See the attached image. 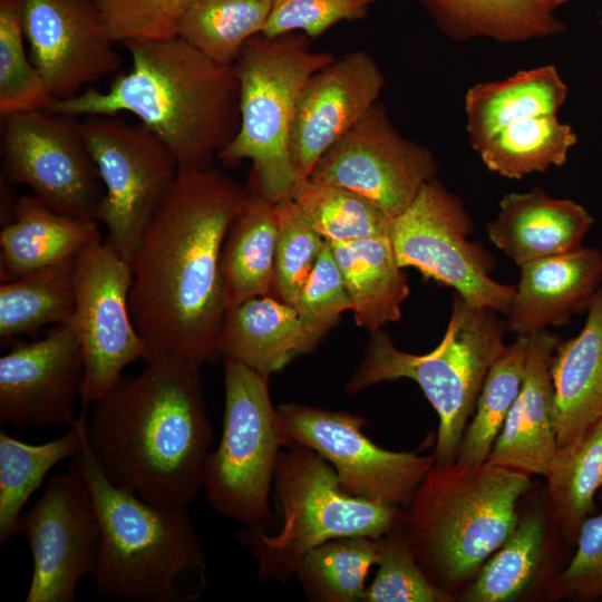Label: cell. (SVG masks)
<instances>
[{
    "label": "cell",
    "instance_id": "cell-19",
    "mask_svg": "<svg viewBox=\"0 0 602 602\" xmlns=\"http://www.w3.org/2000/svg\"><path fill=\"white\" fill-rule=\"evenodd\" d=\"M385 78L363 50L334 58L299 91L288 152L297 179L308 178L321 155L378 100Z\"/></svg>",
    "mask_w": 602,
    "mask_h": 602
},
{
    "label": "cell",
    "instance_id": "cell-36",
    "mask_svg": "<svg viewBox=\"0 0 602 602\" xmlns=\"http://www.w3.org/2000/svg\"><path fill=\"white\" fill-rule=\"evenodd\" d=\"M290 198L326 241L350 242L391 234L394 219L348 188L308 177L297 181Z\"/></svg>",
    "mask_w": 602,
    "mask_h": 602
},
{
    "label": "cell",
    "instance_id": "cell-13",
    "mask_svg": "<svg viewBox=\"0 0 602 602\" xmlns=\"http://www.w3.org/2000/svg\"><path fill=\"white\" fill-rule=\"evenodd\" d=\"M284 444L308 447L334 469L348 494L406 508L434 466V456L392 452L365 433L366 419L348 411L300 404L276 407Z\"/></svg>",
    "mask_w": 602,
    "mask_h": 602
},
{
    "label": "cell",
    "instance_id": "cell-16",
    "mask_svg": "<svg viewBox=\"0 0 602 602\" xmlns=\"http://www.w3.org/2000/svg\"><path fill=\"white\" fill-rule=\"evenodd\" d=\"M436 173L433 154L401 136L376 103L321 155L309 178L357 192L396 219Z\"/></svg>",
    "mask_w": 602,
    "mask_h": 602
},
{
    "label": "cell",
    "instance_id": "cell-11",
    "mask_svg": "<svg viewBox=\"0 0 602 602\" xmlns=\"http://www.w3.org/2000/svg\"><path fill=\"white\" fill-rule=\"evenodd\" d=\"M473 221L462 201L436 179L394 219L391 242L400 268L452 287L470 304L507 315L515 287L493 280L495 262L485 247L470 242Z\"/></svg>",
    "mask_w": 602,
    "mask_h": 602
},
{
    "label": "cell",
    "instance_id": "cell-33",
    "mask_svg": "<svg viewBox=\"0 0 602 602\" xmlns=\"http://www.w3.org/2000/svg\"><path fill=\"white\" fill-rule=\"evenodd\" d=\"M85 410L59 438L33 445L0 431V544L19 533L22 508L48 473L81 444Z\"/></svg>",
    "mask_w": 602,
    "mask_h": 602
},
{
    "label": "cell",
    "instance_id": "cell-2",
    "mask_svg": "<svg viewBox=\"0 0 602 602\" xmlns=\"http://www.w3.org/2000/svg\"><path fill=\"white\" fill-rule=\"evenodd\" d=\"M145 362L93 404L88 443L113 484L153 505L188 507L213 439L200 368L164 353Z\"/></svg>",
    "mask_w": 602,
    "mask_h": 602
},
{
    "label": "cell",
    "instance_id": "cell-12",
    "mask_svg": "<svg viewBox=\"0 0 602 602\" xmlns=\"http://www.w3.org/2000/svg\"><path fill=\"white\" fill-rule=\"evenodd\" d=\"M6 178L54 212L98 221L105 187L76 117L46 110L2 117Z\"/></svg>",
    "mask_w": 602,
    "mask_h": 602
},
{
    "label": "cell",
    "instance_id": "cell-43",
    "mask_svg": "<svg viewBox=\"0 0 602 602\" xmlns=\"http://www.w3.org/2000/svg\"><path fill=\"white\" fill-rule=\"evenodd\" d=\"M377 0H273L262 35L302 32L309 38L324 33L341 21L362 19Z\"/></svg>",
    "mask_w": 602,
    "mask_h": 602
},
{
    "label": "cell",
    "instance_id": "cell-41",
    "mask_svg": "<svg viewBox=\"0 0 602 602\" xmlns=\"http://www.w3.org/2000/svg\"><path fill=\"white\" fill-rule=\"evenodd\" d=\"M379 556L373 581L363 602H453L455 596L436 585L416 561L402 528L378 538Z\"/></svg>",
    "mask_w": 602,
    "mask_h": 602
},
{
    "label": "cell",
    "instance_id": "cell-47",
    "mask_svg": "<svg viewBox=\"0 0 602 602\" xmlns=\"http://www.w3.org/2000/svg\"><path fill=\"white\" fill-rule=\"evenodd\" d=\"M600 501L602 502V487L600 489Z\"/></svg>",
    "mask_w": 602,
    "mask_h": 602
},
{
    "label": "cell",
    "instance_id": "cell-45",
    "mask_svg": "<svg viewBox=\"0 0 602 602\" xmlns=\"http://www.w3.org/2000/svg\"><path fill=\"white\" fill-rule=\"evenodd\" d=\"M576 550L556 576L557 594L574 601L602 599V514L583 522Z\"/></svg>",
    "mask_w": 602,
    "mask_h": 602
},
{
    "label": "cell",
    "instance_id": "cell-38",
    "mask_svg": "<svg viewBox=\"0 0 602 602\" xmlns=\"http://www.w3.org/2000/svg\"><path fill=\"white\" fill-rule=\"evenodd\" d=\"M273 0H198L183 17L178 37L222 65H233L241 48L262 33Z\"/></svg>",
    "mask_w": 602,
    "mask_h": 602
},
{
    "label": "cell",
    "instance_id": "cell-44",
    "mask_svg": "<svg viewBox=\"0 0 602 602\" xmlns=\"http://www.w3.org/2000/svg\"><path fill=\"white\" fill-rule=\"evenodd\" d=\"M295 309L308 322L329 330L343 311L352 309L342 274L327 241L302 289Z\"/></svg>",
    "mask_w": 602,
    "mask_h": 602
},
{
    "label": "cell",
    "instance_id": "cell-3",
    "mask_svg": "<svg viewBox=\"0 0 602 602\" xmlns=\"http://www.w3.org/2000/svg\"><path fill=\"white\" fill-rule=\"evenodd\" d=\"M124 43L132 67L107 90L88 88L68 99H54L46 111L71 117L127 111L165 143L179 171L213 166V157L240 126L233 65L212 60L179 37Z\"/></svg>",
    "mask_w": 602,
    "mask_h": 602
},
{
    "label": "cell",
    "instance_id": "cell-39",
    "mask_svg": "<svg viewBox=\"0 0 602 602\" xmlns=\"http://www.w3.org/2000/svg\"><path fill=\"white\" fill-rule=\"evenodd\" d=\"M22 0H0V114L46 110L54 100L23 47Z\"/></svg>",
    "mask_w": 602,
    "mask_h": 602
},
{
    "label": "cell",
    "instance_id": "cell-46",
    "mask_svg": "<svg viewBox=\"0 0 602 602\" xmlns=\"http://www.w3.org/2000/svg\"><path fill=\"white\" fill-rule=\"evenodd\" d=\"M551 8L555 9L561 4H564L571 0H544Z\"/></svg>",
    "mask_w": 602,
    "mask_h": 602
},
{
    "label": "cell",
    "instance_id": "cell-22",
    "mask_svg": "<svg viewBox=\"0 0 602 602\" xmlns=\"http://www.w3.org/2000/svg\"><path fill=\"white\" fill-rule=\"evenodd\" d=\"M328 331L304 320L293 305L256 297L226 309L217 350L270 378L311 352Z\"/></svg>",
    "mask_w": 602,
    "mask_h": 602
},
{
    "label": "cell",
    "instance_id": "cell-9",
    "mask_svg": "<svg viewBox=\"0 0 602 602\" xmlns=\"http://www.w3.org/2000/svg\"><path fill=\"white\" fill-rule=\"evenodd\" d=\"M224 416L220 444L211 450L203 474L208 504L243 526L272 520L270 493L276 462L285 446L269 378L223 358Z\"/></svg>",
    "mask_w": 602,
    "mask_h": 602
},
{
    "label": "cell",
    "instance_id": "cell-29",
    "mask_svg": "<svg viewBox=\"0 0 602 602\" xmlns=\"http://www.w3.org/2000/svg\"><path fill=\"white\" fill-rule=\"evenodd\" d=\"M76 256L0 285V340L35 336L48 324L74 322Z\"/></svg>",
    "mask_w": 602,
    "mask_h": 602
},
{
    "label": "cell",
    "instance_id": "cell-30",
    "mask_svg": "<svg viewBox=\"0 0 602 602\" xmlns=\"http://www.w3.org/2000/svg\"><path fill=\"white\" fill-rule=\"evenodd\" d=\"M445 29L462 37L517 42L562 31L544 0H420Z\"/></svg>",
    "mask_w": 602,
    "mask_h": 602
},
{
    "label": "cell",
    "instance_id": "cell-40",
    "mask_svg": "<svg viewBox=\"0 0 602 602\" xmlns=\"http://www.w3.org/2000/svg\"><path fill=\"white\" fill-rule=\"evenodd\" d=\"M275 212L278 236L269 295L295 307L326 240L312 227L290 196L275 202Z\"/></svg>",
    "mask_w": 602,
    "mask_h": 602
},
{
    "label": "cell",
    "instance_id": "cell-15",
    "mask_svg": "<svg viewBox=\"0 0 602 602\" xmlns=\"http://www.w3.org/2000/svg\"><path fill=\"white\" fill-rule=\"evenodd\" d=\"M32 556L26 602H72L79 581L94 575L100 526L90 491L75 470L50 477L18 525Z\"/></svg>",
    "mask_w": 602,
    "mask_h": 602
},
{
    "label": "cell",
    "instance_id": "cell-6",
    "mask_svg": "<svg viewBox=\"0 0 602 602\" xmlns=\"http://www.w3.org/2000/svg\"><path fill=\"white\" fill-rule=\"evenodd\" d=\"M506 328L497 312L470 304L456 293L446 332L431 351L408 353L386 332H370L362 361L344 390L356 395L382 381L414 380L439 419L434 464H454L485 377L507 348Z\"/></svg>",
    "mask_w": 602,
    "mask_h": 602
},
{
    "label": "cell",
    "instance_id": "cell-31",
    "mask_svg": "<svg viewBox=\"0 0 602 602\" xmlns=\"http://www.w3.org/2000/svg\"><path fill=\"white\" fill-rule=\"evenodd\" d=\"M551 512L561 537L575 546L602 487V418L579 439L557 448L545 474Z\"/></svg>",
    "mask_w": 602,
    "mask_h": 602
},
{
    "label": "cell",
    "instance_id": "cell-1",
    "mask_svg": "<svg viewBox=\"0 0 602 602\" xmlns=\"http://www.w3.org/2000/svg\"><path fill=\"white\" fill-rule=\"evenodd\" d=\"M246 197V187L214 166L178 171L130 263L129 309L149 356L201 369L219 355L221 253Z\"/></svg>",
    "mask_w": 602,
    "mask_h": 602
},
{
    "label": "cell",
    "instance_id": "cell-10",
    "mask_svg": "<svg viewBox=\"0 0 602 602\" xmlns=\"http://www.w3.org/2000/svg\"><path fill=\"white\" fill-rule=\"evenodd\" d=\"M79 128L105 187L98 216L107 229L105 241L132 263L155 211L176 179L178 163L142 123L89 115L79 122Z\"/></svg>",
    "mask_w": 602,
    "mask_h": 602
},
{
    "label": "cell",
    "instance_id": "cell-37",
    "mask_svg": "<svg viewBox=\"0 0 602 602\" xmlns=\"http://www.w3.org/2000/svg\"><path fill=\"white\" fill-rule=\"evenodd\" d=\"M530 336H516L489 368L470 424L463 435L456 464L475 467L487 462L523 382Z\"/></svg>",
    "mask_w": 602,
    "mask_h": 602
},
{
    "label": "cell",
    "instance_id": "cell-17",
    "mask_svg": "<svg viewBox=\"0 0 602 602\" xmlns=\"http://www.w3.org/2000/svg\"><path fill=\"white\" fill-rule=\"evenodd\" d=\"M30 59L54 99H68L123 60L93 0H22Z\"/></svg>",
    "mask_w": 602,
    "mask_h": 602
},
{
    "label": "cell",
    "instance_id": "cell-21",
    "mask_svg": "<svg viewBox=\"0 0 602 602\" xmlns=\"http://www.w3.org/2000/svg\"><path fill=\"white\" fill-rule=\"evenodd\" d=\"M521 268L507 329L531 336L567 324L588 310L602 283V252L595 247L538 259Z\"/></svg>",
    "mask_w": 602,
    "mask_h": 602
},
{
    "label": "cell",
    "instance_id": "cell-7",
    "mask_svg": "<svg viewBox=\"0 0 602 602\" xmlns=\"http://www.w3.org/2000/svg\"><path fill=\"white\" fill-rule=\"evenodd\" d=\"M273 487L283 524L269 535L263 526H244L240 543L258 562L261 581L288 582L304 555L334 538H379L405 522V508L355 497L344 492L334 469L314 450L290 444L278 457Z\"/></svg>",
    "mask_w": 602,
    "mask_h": 602
},
{
    "label": "cell",
    "instance_id": "cell-28",
    "mask_svg": "<svg viewBox=\"0 0 602 602\" xmlns=\"http://www.w3.org/2000/svg\"><path fill=\"white\" fill-rule=\"evenodd\" d=\"M566 95L567 87L554 66L523 70L503 80L470 87L465 111L472 146L478 152L512 123L556 114Z\"/></svg>",
    "mask_w": 602,
    "mask_h": 602
},
{
    "label": "cell",
    "instance_id": "cell-5",
    "mask_svg": "<svg viewBox=\"0 0 602 602\" xmlns=\"http://www.w3.org/2000/svg\"><path fill=\"white\" fill-rule=\"evenodd\" d=\"M71 469L93 496L100 526L94 573L104 599L125 602H191L181 586L194 573L206 580V556L188 507L157 506L113 484L87 438V418Z\"/></svg>",
    "mask_w": 602,
    "mask_h": 602
},
{
    "label": "cell",
    "instance_id": "cell-14",
    "mask_svg": "<svg viewBox=\"0 0 602 602\" xmlns=\"http://www.w3.org/2000/svg\"><path fill=\"white\" fill-rule=\"evenodd\" d=\"M75 326L81 342L84 407L101 399L124 369L149 357L129 309L132 265L103 239L86 246L75 261Z\"/></svg>",
    "mask_w": 602,
    "mask_h": 602
},
{
    "label": "cell",
    "instance_id": "cell-8",
    "mask_svg": "<svg viewBox=\"0 0 602 602\" xmlns=\"http://www.w3.org/2000/svg\"><path fill=\"white\" fill-rule=\"evenodd\" d=\"M302 32L259 33L241 48L234 64L239 82L240 126L217 154L224 163L252 162L250 185L276 202L297 183L288 139L295 101L305 80L334 60L315 51Z\"/></svg>",
    "mask_w": 602,
    "mask_h": 602
},
{
    "label": "cell",
    "instance_id": "cell-18",
    "mask_svg": "<svg viewBox=\"0 0 602 602\" xmlns=\"http://www.w3.org/2000/svg\"><path fill=\"white\" fill-rule=\"evenodd\" d=\"M85 360L75 322L54 326L42 339L20 342L0 358V423L41 428L76 423Z\"/></svg>",
    "mask_w": 602,
    "mask_h": 602
},
{
    "label": "cell",
    "instance_id": "cell-42",
    "mask_svg": "<svg viewBox=\"0 0 602 602\" xmlns=\"http://www.w3.org/2000/svg\"><path fill=\"white\" fill-rule=\"evenodd\" d=\"M198 0H93L113 39L168 40Z\"/></svg>",
    "mask_w": 602,
    "mask_h": 602
},
{
    "label": "cell",
    "instance_id": "cell-34",
    "mask_svg": "<svg viewBox=\"0 0 602 602\" xmlns=\"http://www.w3.org/2000/svg\"><path fill=\"white\" fill-rule=\"evenodd\" d=\"M576 139L572 127L561 123L556 114H545L509 124L478 153L489 171L518 179L562 166Z\"/></svg>",
    "mask_w": 602,
    "mask_h": 602
},
{
    "label": "cell",
    "instance_id": "cell-24",
    "mask_svg": "<svg viewBox=\"0 0 602 602\" xmlns=\"http://www.w3.org/2000/svg\"><path fill=\"white\" fill-rule=\"evenodd\" d=\"M586 312L581 332L559 342L551 363L559 448L602 418V285Z\"/></svg>",
    "mask_w": 602,
    "mask_h": 602
},
{
    "label": "cell",
    "instance_id": "cell-4",
    "mask_svg": "<svg viewBox=\"0 0 602 602\" xmlns=\"http://www.w3.org/2000/svg\"><path fill=\"white\" fill-rule=\"evenodd\" d=\"M531 475L485 462L431 467L405 508L401 526L416 561L458 598L515 528Z\"/></svg>",
    "mask_w": 602,
    "mask_h": 602
},
{
    "label": "cell",
    "instance_id": "cell-20",
    "mask_svg": "<svg viewBox=\"0 0 602 602\" xmlns=\"http://www.w3.org/2000/svg\"><path fill=\"white\" fill-rule=\"evenodd\" d=\"M561 339L548 330L530 336L523 382L487 459L545 476L557 450L551 363Z\"/></svg>",
    "mask_w": 602,
    "mask_h": 602
},
{
    "label": "cell",
    "instance_id": "cell-35",
    "mask_svg": "<svg viewBox=\"0 0 602 602\" xmlns=\"http://www.w3.org/2000/svg\"><path fill=\"white\" fill-rule=\"evenodd\" d=\"M378 556V538H334L308 552L294 576L310 601H362L367 575L377 565Z\"/></svg>",
    "mask_w": 602,
    "mask_h": 602
},
{
    "label": "cell",
    "instance_id": "cell-23",
    "mask_svg": "<svg viewBox=\"0 0 602 602\" xmlns=\"http://www.w3.org/2000/svg\"><path fill=\"white\" fill-rule=\"evenodd\" d=\"M593 222L581 204L532 188L506 194L486 232L491 242L521 266L580 250Z\"/></svg>",
    "mask_w": 602,
    "mask_h": 602
},
{
    "label": "cell",
    "instance_id": "cell-27",
    "mask_svg": "<svg viewBox=\"0 0 602 602\" xmlns=\"http://www.w3.org/2000/svg\"><path fill=\"white\" fill-rule=\"evenodd\" d=\"M232 222L221 253V275L226 309L271 292L278 219L275 202L254 186Z\"/></svg>",
    "mask_w": 602,
    "mask_h": 602
},
{
    "label": "cell",
    "instance_id": "cell-32",
    "mask_svg": "<svg viewBox=\"0 0 602 602\" xmlns=\"http://www.w3.org/2000/svg\"><path fill=\"white\" fill-rule=\"evenodd\" d=\"M548 544L545 509L522 515L503 543L458 596L464 602H508L522 596L536 580Z\"/></svg>",
    "mask_w": 602,
    "mask_h": 602
},
{
    "label": "cell",
    "instance_id": "cell-26",
    "mask_svg": "<svg viewBox=\"0 0 602 602\" xmlns=\"http://www.w3.org/2000/svg\"><path fill=\"white\" fill-rule=\"evenodd\" d=\"M327 242L342 274L356 323L375 332L398 321L410 290L391 237Z\"/></svg>",
    "mask_w": 602,
    "mask_h": 602
},
{
    "label": "cell",
    "instance_id": "cell-25",
    "mask_svg": "<svg viewBox=\"0 0 602 602\" xmlns=\"http://www.w3.org/2000/svg\"><path fill=\"white\" fill-rule=\"evenodd\" d=\"M14 205L13 221L0 232L1 282L75 258L101 239L97 221L58 214L33 195Z\"/></svg>",
    "mask_w": 602,
    "mask_h": 602
}]
</instances>
